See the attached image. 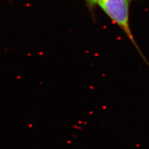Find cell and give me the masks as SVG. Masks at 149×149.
I'll return each instance as SVG.
<instances>
[{
    "mask_svg": "<svg viewBox=\"0 0 149 149\" xmlns=\"http://www.w3.org/2000/svg\"><path fill=\"white\" fill-rule=\"evenodd\" d=\"M85 2L86 5L87 6V8H88L89 11L91 13L93 14V11L96 7L97 5L98 4L99 2L101 0H84Z\"/></svg>",
    "mask_w": 149,
    "mask_h": 149,
    "instance_id": "obj_2",
    "label": "cell"
},
{
    "mask_svg": "<svg viewBox=\"0 0 149 149\" xmlns=\"http://www.w3.org/2000/svg\"><path fill=\"white\" fill-rule=\"evenodd\" d=\"M132 0H101L98 5L125 33L144 61L149 63L136 42L129 25V7Z\"/></svg>",
    "mask_w": 149,
    "mask_h": 149,
    "instance_id": "obj_1",
    "label": "cell"
}]
</instances>
